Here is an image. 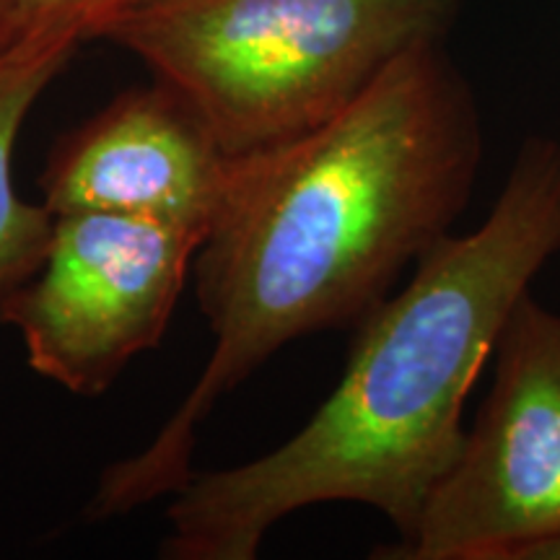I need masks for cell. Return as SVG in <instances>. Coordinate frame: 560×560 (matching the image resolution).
Instances as JSON below:
<instances>
[{
  "mask_svg": "<svg viewBox=\"0 0 560 560\" xmlns=\"http://www.w3.org/2000/svg\"><path fill=\"white\" fill-rule=\"evenodd\" d=\"M439 39L397 55L317 128L231 159L192 268L213 350L156 436L102 472L89 520L177 493L221 397L289 342L359 325L450 236L478 182L482 128Z\"/></svg>",
  "mask_w": 560,
  "mask_h": 560,
  "instance_id": "1",
  "label": "cell"
},
{
  "mask_svg": "<svg viewBox=\"0 0 560 560\" xmlns=\"http://www.w3.org/2000/svg\"><path fill=\"white\" fill-rule=\"evenodd\" d=\"M560 252V140H524L486 221L444 236L359 322L338 387L301 431L172 495L161 556L252 560L280 520L361 503L408 537L457 457L462 412L532 278Z\"/></svg>",
  "mask_w": 560,
  "mask_h": 560,
  "instance_id": "2",
  "label": "cell"
},
{
  "mask_svg": "<svg viewBox=\"0 0 560 560\" xmlns=\"http://www.w3.org/2000/svg\"><path fill=\"white\" fill-rule=\"evenodd\" d=\"M457 0H120L91 26L190 104L226 156L317 128Z\"/></svg>",
  "mask_w": 560,
  "mask_h": 560,
  "instance_id": "3",
  "label": "cell"
},
{
  "mask_svg": "<svg viewBox=\"0 0 560 560\" xmlns=\"http://www.w3.org/2000/svg\"><path fill=\"white\" fill-rule=\"evenodd\" d=\"M482 410L416 527L376 558L522 560L560 532V314L527 291L495 342Z\"/></svg>",
  "mask_w": 560,
  "mask_h": 560,
  "instance_id": "4",
  "label": "cell"
},
{
  "mask_svg": "<svg viewBox=\"0 0 560 560\" xmlns=\"http://www.w3.org/2000/svg\"><path fill=\"white\" fill-rule=\"evenodd\" d=\"M200 244L130 215H58L39 268L0 299V325L16 327L39 376L102 395L164 338Z\"/></svg>",
  "mask_w": 560,
  "mask_h": 560,
  "instance_id": "5",
  "label": "cell"
},
{
  "mask_svg": "<svg viewBox=\"0 0 560 560\" xmlns=\"http://www.w3.org/2000/svg\"><path fill=\"white\" fill-rule=\"evenodd\" d=\"M231 156L190 104L153 81L130 89L55 145L39 177L50 213H112L206 240Z\"/></svg>",
  "mask_w": 560,
  "mask_h": 560,
  "instance_id": "6",
  "label": "cell"
},
{
  "mask_svg": "<svg viewBox=\"0 0 560 560\" xmlns=\"http://www.w3.org/2000/svg\"><path fill=\"white\" fill-rule=\"evenodd\" d=\"M81 42L73 26H47L0 45V299L39 268L55 226L45 202L24 200L13 187V149L32 107Z\"/></svg>",
  "mask_w": 560,
  "mask_h": 560,
  "instance_id": "7",
  "label": "cell"
},
{
  "mask_svg": "<svg viewBox=\"0 0 560 560\" xmlns=\"http://www.w3.org/2000/svg\"><path fill=\"white\" fill-rule=\"evenodd\" d=\"M120 0H16L0 30V45L19 34L47 26H73L89 39L91 26Z\"/></svg>",
  "mask_w": 560,
  "mask_h": 560,
  "instance_id": "8",
  "label": "cell"
},
{
  "mask_svg": "<svg viewBox=\"0 0 560 560\" xmlns=\"http://www.w3.org/2000/svg\"><path fill=\"white\" fill-rule=\"evenodd\" d=\"M522 560H560V532L545 537L542 542L532 545V548L522 556Z\"/></svg>",
  "mask_w": 560,
  "mask_h": 560,
  "instance_id": "9",
  "label": "cell"
},
{
  "mask_svg": "<svg viewBox=\"0 0 560 560\" xmlns=\"http://www.w3.org/2000/svg\"><path fill=\"white\" fill-rule=\"evenodd\" d=\"M13 3H16V0H0V30H3L5 19H9Z\"/></svg>",
  "mask_w": 560,
  "mask_h": 560,
  "instance_id": "10",
  "label": "cell"
}]
</instances>
